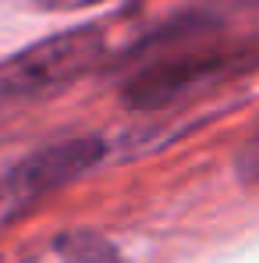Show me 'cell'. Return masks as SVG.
Masks as SVG:
<instances>
[{
	"mask_svg": "<svg viewBox=\"0 0 259 263\" xmlns=\"http://www.w3.org/2000/svg\"><path fill=\"white\" fill-rule=\"evenodd\" d=\"M234 171H238L242 181L259 185V132H256V135H249L245 146L238 149V157H234Z\"/></svg>",
	"mask_w": 259,
	"mask_h": 263,
	"instance_id": "5b68a950",
	"label": "cell"
},
{
	"mask_svg": "<svg viewBox=\"0 0 259 263\" xmlns=\"http://www.w3.org/2000/svg\"><path fill=\"white\" fill-rule=\"evenodd\" d=\"M57 256L64 263H121L117 249L96 231H68L57 238Z\"/></svg>",
	"mask_w": 259,
	"mask_h": 263,
	"instance_id": "277c9868",
	"label": "cell"
},
{
	"mask_svg": "<svg viewBox=\"0 0 259 263\" xmlns=\"http://www.w3.org/2000/svg\"><path fill=\"white\" fill-rule=\"evenodd\" d=\"M103 157H107V142L99 135H78V139L50 142L0 167V228L22 220L46 196L89 175L96 164H103Z\"/></svg>",
	"mask_w": 259,
	"mask_h": 263,
	"instance_id": "7a4b0ae2",
	"label": "cell"
},
{
	"mask_svg": "<svg viewBox=\"0 0 259 263\" xmlns=\"http://www.w3.org/2000/svg\"><path fill=\"white\" fill-rule=\"evenodd\" d=\"M238 4H249V7H259V0H238Z\"/></svg>",
	"mask_w": 259,
	"mask_h": 263,
	"instance_id": "52a82bcc",
	"label": "cell"
},
{
	"mask_svg": "<svg viewBox=\"0 0 259 263\" xmlns=\"http://www.w3.org/2000/svg\"><path fill=\"white\" fill-rule=\"evenodd\" d=\"M36 7L43 11H82V7H99V4H110V0H32Z\"/></svg>",
	"mask_w": 259,
	"mask_h": 263,
	"instance_id": "8992f818",
	"label": "cell"
},
{
	"mask_svg": "<svg viewBox=\"0 0 259 263\" xmlns=\"http://www.w3.org/2000/svg\"><path fill=\"white\" fill-rule=\"evenodd\" d=\"M256 64L252 50H199V53H174L167 61H156L149 68H138L131 75L121 100L138 110H156L171 107L185 96H195L203 89L216 86L245 68Z\"/></svg>",
	"mask_w": 259,
	"mask_h": 263,
	"instance_id": "3957f363",
	"label": "cell"
},
{
	"mask_svg": "<svg viewBox=\"0 0 259 263\" xmlns=\"http://www.w3.org/2000/svg\"><path fill=\"white\" fill-rule=\"evenodd\" d=\"M99 57L103 36L96 29H71L0 61V118L64 92L71 82L89 75Z\"/></svg>",
	"mask_w": 259,
	"mask_h": 263,
	"instance_id": "6da1fadb",
	"label": "cell"
}]
</instances>
